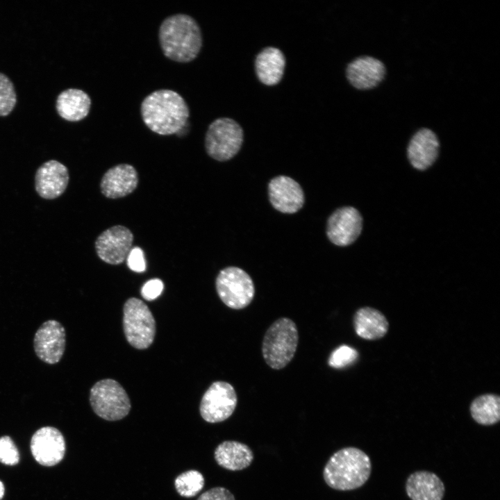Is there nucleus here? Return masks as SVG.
Returning a JSON list of instances; mask_svg holds the SVG:
<instances>
[{"label": "nucleus", "instance_id": "c756f323", "mask_svg": "<svg viewBox=\"0 0 500 500\" xmlns=\"http://www.w3.org/2000/svg\"><path fill=\"white\" fill-rule=\"evenodd\" d=\"M127 265L132 271L142 272L146 269V262L142 250L140 247H134L127 256Z\"/></svg>", "mask_w": 500, "mask_h": 500}, {"label": "nucleus", "instance_id": "ddd939ff", "mask_svg": "<svg viewBox=\"0 0 500 500\" xmlns=\"http://www.w3.org/2000/svg\"><path fill=\"white\" fill-rule=\"evenodd\" d=\"M63 435L57 428L44 426L35 432L31 440V451L35 460L43 466L60 462L65 453Z\"/></svg>", "mask_w": 500, "mask_h": 500}, {"label": "nucleus", "instance_id": "f257e3e1", "mask_svg": "<svg viewBox=\"0 0 500 500\" xmlns=\"http://www.w3.org/2000/svg\"><path fill=\"white\" fill-rule=\"evenodd\" d=\"M140 113L144 124L161 135L178 133L190 116L185 99L169 89L158 90L148 94L141 103Z\"/></svg>", "mask_w": 500, "mask_h": 500}, {"label": "nucleus", "instance_id": "2f4dec72", "mask_svg": "<svg viewBox=\"0 0 500 500\" xmlns=\"http://www.w3.org/2000/svg\"><path fill=\"white\" fill-rule=\"evenodd\" d=\"M4 494V486L3 483L0 481V499L3 497Z\"/></svg>", "mask_w": 500, "mask_h": 500}, {"label": "nucleus", "instance_id": "dca6fc26", "mask_svg": "<svg viewBox=\"0 0 500 500\" xmlns=\"http://www.w3.org/2000/svg\"><path fill=\"white\" fill-rule=\"evenodd\" d=\"M138 174L129 164H119L108 169L100 182L101 193L109 199H119L132 193L138 185Z\"/></svg>", "mask_w": 500, "mask_h": 500}, {"label": "nucleus", "instance_id": "f3484780", "mask_svg": "<svg viewBox=\"0 0 500 500\" xmlns=\"http://www.w3.org/2000/svg\"><path fill=\"white\" fill-rule=\"evenodd\" d=\"M385 74L383 63L371 56H361L350 62L347 68V76L350 83L357 89H371L381 82Z\"/></svg>", "mask_w": 500, "mask_h": 500}, {"label": "nucleus", "instance_id": "a211bd4d", "mask_svg": "<svg viewBox=\"0 0 500 500\" xmlns=\"http://www.w3.org/2000/svg\"><path fill=\"white\" fill-rule=\"evenodd\" d=\"M439 150V141L430 129L422 128L410 140L408 157L411 165L419 170H424L435 161Z\"/></svg>", "mask_w": 500, "mask_h": 500}, {"label": "nucleus", "instance_id": "bb28decb", "mask_svg": "<svg viewBox=\"0 0 500 500\" xmlns=\"http://www.w3.org/2000/svg\"><path fill=\"white\" fill-rule=\"evenodd\" d=\"M358 356L357 351L346 344L341 345L331 353L328 363L333 368L340 369L353 363Z\"/></svg>", "mask_w": 500, "mask_h": 500}, {"label": "nucleus", "instance_id": "aec40b11", "mask_svg": "<svg viewBox=\"0 0 500 500\" xmlns=\"http://www.w3.org/2000/svg\"><path fill=\"white\" fill-rule=\"evenodd\" d=\"M214 457L220 467L230 471H240L247 468L252 463L254 454L246 444L226 440L216 447Z\"/></svg>", "mask_w": 500, "mask_h": 500}, {"label": "nucleus", "instance_id": "0eeeda50", "mask_svg": "<svg viewBox=\"0 0 500 500\" xmlns=\"http://www.w3.org/2000/svg\"><path fill=\"white\" fill-rule=\"evenodd\" d=\"M242 142L241 126L231 118L220 117L209 125L205 136V148L212 158L226 161L238 153Z\"/></svg>", "mask_w": 500, "mask_h": 500}, {"label": "nucleus", "instance_id": "7ed1b4c3", "mask_svg": "<svg viewBox=\"0 0 500 500\" xmlns=\"http://www.w3.org/2000/svg\"><path fill=\"white\" fill-rule=\"evenodd\" d=\"M372 462L362 450L348 447L335 452L323 469L325 483L339 491H349L362 487L369 479Z\"/></svg>", "mask_w": 500, "mask_h": 500}, {"label": "nucleus", "instance_id": "9b49d317", "mask_svg": "<svg viewBox=\"0 0 500 500\" xmlns=\"http://www.w3.org/2000/svg\"><path fill=\"white\" fill-rule=\"evenodd\" d=\"M65 347V329L56 320L49 319L43 322L35 333V353L37 357L45 363H58L62 358Z\"/></svg>", "mask_w": 500, "mask_h": 500}, {"label": "nucleus", "instance_id": "f03ea898", "mask_svg": "<svg viewBox=\"0 0 500 500\" xmlns=\"http://www.w3.org/2000/svg\"><path fill=\"white\" fill-rule=\"evenodd\" d=\"M163 54L178 62H189L199 55L202 35L197 21L191 16L178 13L166 17L158 31Z\"/></svg>", "mask_w": 500, "mask_h": 500}, {"label": "nucleus", "instance_id": "5701e85b", "mask_svg": "<svg viewBox=\"0 0 500 500\" xmlns=\"http://www.w3.org/2000/svg\"><path fill=\"white\" fill-rule=\"evenodd\" d=\"M353 326L359 337L370 340L381 338L388 330V322L384 315L370 307H363L356 312Z\"/></svg>", "mask_w": 500, "mask_h": 500}, {"label": "nucleus", "instance_id": "cd10ccee", "mask_svg": "<svg viewBox=\"0 0 500 500\" xmlns=\"http://www.w3.org/2000/svg\"><path fill=\"white\" fill-rule=\"evenodd\" d=\"M18 450L8 436L0 438V462L7 465H15L19 462Z\"/></svg>", "mask_w": 500, "mask_h": 500}, {"label": "nucleus", "instance_id": "9d476101", "mask_svg": "<svg viewBox=\"0 0 500 500\" xmlns=\"http://www.w3.org/2000/svg\"><path fill=\"white\" fill-rule=\"evenodd\" d=\"M133 234L122 225L110 227L97 238L94 247L98 257L110 265L122 263L132 249Z\"/></svg>", "mask_w": 500, "mask_h": 500}, {"label": "nucleus", "instance_id": "39448f33", "mask_svg": "<svg viewBox=\"0 0 500 500\" xmlns=\"http://www.w3.org/2000/svg\"><path fill=\"white\" fill-rule=\"evenodd\" d=\"M90 403L93 411L101 418L117 421L130 412V399L119 382L105 378L95 383L90 391Z\"/></svg>", "mask_w": 500, "mask_h": 500}, {"label": "nucleus", "instance_id": "4be33fe9", "mask_svg": "<svg viewBox=\"0 0 500 500\" xmlns=\"http://www.w3.org/2000/svg\"><path fill=\"white\" fill-rule=\"evenodd\" d=\"M285 65L284 55L278 49L267 47L256 56V74L262 83L267 85H276L283 75Z\"/></svg>", "mask_w": 500, "mask_h": 500}, {"label": "nucleus", "instance_id": "7c9ffc66", "mask_svg": "<svg viewBox=\"0 0 500 500\" xmlns=\"http://www.w3.org/2000/svg\"><path fill=\"white\" fill-rule=\"evenodd\" d=\"M197 500H235V499L228 489L215 487L201 494Z\"/></svg>", "mask_w": 500, "mask_h": 500}, {"label": "nucleus", "instance_id": "412c9836", "mask_svg": "<svg viewBox=\"0 0 500 500\" xmlns=\"http://www.w3.org/2000/svg\"><path fill=\"white\" fill-rule=\"evenodd\" d=\"M91 107L89 95L82 90L69 88L61 92L56 99L58 115L69 122H78L87 117Z\"/></svg>", "mask_w": 500, "mask_h": 500}, {"label": "nucleus", "instance_id": "b1692460", "mask_svg": "<svg viewBox=\"0 0 500 500\" xmlns=\"http://www.w3.org/2000/svg\"><path fill=\"white\" fill-rule=\"evenodd\" d=\"M470 414L473 419L483 426H491L500 420V398L494 394L476 397L471 403Z\"/></svg>", "mask_w": 500, "mask_h": 500}, {"label": "nucleus", "instance_id": "a878e982", "mask_svg": "<svg viewBox=\"0 0 500 500\" xmlns=\"http://www.w3.org/2000/svg\"><path fill=\"white\" fill-rule=\"evenodd\" d=\"M17 103L15 87L10 78L0 72V116L8 115Z\"/></svg>", "mask_w": 500, "mask_h": 500}, {"label": "nucleus", "instance_id": "1a4fd4ad", "mask_svg": "<svg viewBox=\"0 0 500 500\" xmlns=\"http://www.w3.org/2000/svg\"><path fill=\"white\" fill-rule=\"evenodd\" d=\"M237 403L238 397L233 385L226 381H215L202 397L199 411L206 422H221L232 415Z\"/></svg>", "mask_w": 500, "mask_h": 500}, {"label": "nucleus", "instance_id": "c85d7f7f", "mask_svg": "<svg viewBox=\"0 0 500 500\" xmlns=\"http://www.w3.org/2000/svg\"><path fill=\"white\" fill-rule=\"evenodd\" d=\"M164 285L159 278H153L146 282L141 289L142 297L147 300L152 301L160 295Z\"/></svg>", "mask_w": 500, "mask_h": 500}, {"label": "nucleus", "instance_id": "2eb2a0df", "mask_svg": "<svg viewBox=\"0 0 500 500\" xmlns=\"http://www.w3.org/2000/svg\"><path fill=\"white\" fill-rule=\"evenodd\" d=\"M69 179L68 169L56 160H50L40 165L35 175V188L43 199H54L65 191Z\"/></svg>", "mask_w": 500, "mask_h": 500}, {"label": "nucleus", "instance_id": "4468645a", "mask_svg": "<svg viewBox=\"0 0 500 500\" xmlns=\"http://www.w3.org/2000/svg\"><path fill=\"white\" fill-rule=\"evenodd\" d=\"M268 194L272 206L283 213H294L304 203L301 187L289 176H278L272 178L268 185Z\"/></svg>", "mask_w": 500, "mask_h": 500}, {"label": "nucleus", "instance_id": "6ab92c4d", "mask_svg": "<svg viewBox=\"0 0 500 500\" xmlns=\"http://www.w3.org/2000/svg\"><path fill=\"white\" fill-rule=\"evenodd\" d=\"M405 488L411 500H442L445 494V486L440 478L424 470L410 474Z\"/></svg>", "mask_w": 500, "mask_h": 500}, {"label": "nucleus", "instance_id": "423d86ee", "mask_svg": "<svg viewBox=\"0 0 500 500\" xmlns=\"http://www.w3.org/2000/svg\"><path fill=\"white\" fill-rule=\"evenodd\" d=\"M123 328L127 342L138 349H147L153 343L156 335V321L144 302L131 297L123 308Z\"/></svg>", "mask_w": 500, "mask_h": 500}, {"label": "nucleus", "instance_id": "6e6552de", "mask_svg": "<svg viewBox=\"0 0 500 500\" xmlns=\"http://www.w3.org/2000/svg\"><path fill=\"white\" fill-rule=\"evenodd\" d=\"M215 286L222 301L235 310L247 307L255 294L251 278L237 267H228L221 270L216 278Z\"/></svg>", "mask_w": 500, "mask_h": 500}, {"label": "nucleus", "instance_id": "20e7f679", "mask_svg": "<svg viewBox=\"0 0 500 500\" xmlns=\"http://www.w3.org/2000/svg\"><path fill=\"white\" fill-rule=\"evenodd\" d=\"M299 342L294 321L281 317L274 321L263 337L262 353L265 362L274 369L285 367L292 360Z\"/></svg>", "mask_w": 500, "mask_h": 500}, {"label": "nucleus", "instance_id": "393cba45", "mask_svg": "<svg viewBox=\"0 0 500 500\" xmlns=\"http://www.w3.org/2000/svg\"><path fill=\"white\" fill-rule=\"evenodd\" d=\"M205 480L201 472L189 470L178 475L174 481L177 492L183 497H192L203 488Z\"/></svg>", "mask_w": 500, "mask_h": 500}, {"label": "nucleus", "instance_id": "f8f14e48", "mask_svg": "<svg viewBox=\"0 0 500 500\" xmlns=\"http://www.w3.org/2000/svg\"><path fill=\"white\" fill-rule=\"evenodd\" d=\"M362 227V219L358 210L351 206L342 207L328 217L326 235L334 244L348 246L358 238Z\"/></svg>", "mask_w": 500, "mask_h": 500}]
</instances>
